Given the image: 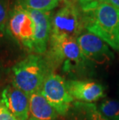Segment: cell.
Here are the masks:
<instances>
[{
    "label": "cell",
    "instance_id": "1",
    "mask_svg": "<svg viewBox=\"0 0 119 120\" xmlns=\"http://www.w3.org/2000/svg\"><path fill=\"white\" fill-rule=\"evenodd\" d=\"M80 9L83 27L119 50V9L105 0H95Z\"/></svg>",
    "mask_w": 119,
    "mask_h": 120
},
{
    "label": "cell",
    "instance_id": "2",
    "mask_svg": "<svg viewBox=\"0 0 119 120\" xmlns=\"http://www.w3.org/2000/svg\"><path fill=\"white\" fill-rule=\"evenodd\" d=\"M46 63L42 57L32 54L19 61L12 68L13 85L27 95L41 90L47 76Z\"/></svg>",
    "mask_w": 119,
    "mask_h": 120
},
{
    "label": "cell",
    "instance_id": "3",
    "mask_svg": "<svg viewBox=\"0 0 119 120\" xmlns=\"http://www.w3.org/2000/svg\"><path fill=\"white\" fill-rule=\"evenodd\" d=\"M74 2H66L51 20V34L77 39L83 27V15Z\"/></svg>",
    "mask_w": 119,
    "mask_h": 120
},
{
    "label": "cell",
    "instance_id": "4",
    "mask_svg": "<svg viewBox=\"0 0 119 120\" xmlns=\"http://www.w3.org/2000/svg\"><path fill=\"white\" fill-rule=\"evenodd\" d=\"M9 30L23 47L33 51L35 23L29 11L19 4H16L10 13Z\"/></svg>",
    "mask_w": 119,
    "mask_h": 120
},
{
    "label": "cell",
    "instance_id": "5",
    "mask_svg": "<svg viewBox=\"0 0 119 120\" xmlns=\"http://www.w3.org/2000/svg\"><path fill=\"white\" fill-rule=\"evenodd\" d=\"M40 92L60 115L67 113L73 101V98L68 91L67 81L60 75L54 73L47 75Z\"/></svg>",
    "mask_w": 119,
    "mask_h": 120
},
{
    "label": "cell",
    "instance_id": "6",
    "mask_svg": "<svg viewBox=\"0 0 119 120\" xmlns=\"http://www.w3.org/2000/svg\"><path fill=\"white\" fill-rule=\"evenodd\" d=\"M50 47L53 57L60 62H64V70L69 71L83 64V57L77 39L67 37L50 36Z\"/></svg>",
    "mask_w": 119,
    "mask_h": 120
},
{
    "label": "cell",
    "instance_id": "7",
    "mask_svg": "<svg viewBox=\"0 0 119 120\" xmlns=\"http://www.w3.org/2000/svg\"><path fill=\"white\" fill-rule=\"evenodd\" d=\"M78 45L86 59L98 64H102L114 58L108 45L91 33H85L77 39Z\"/></svg>",
    "mask_w": 119,
    "mask_h": 120
},
{
    "label": "cell",
    "instance_id": "8",
    "mask_svg": "<svg viewBox=\"0 0 119 120\" xmlns=\"http://www.w3.org/2000/svg\"><path fill=\"white\" fill-rule=\"evenodd\" d=\"M1 104L6 106L17 120L29 119V97L14 85L8 86L3 90Z\"/></svg>",
    "mask_w": 119,
    "mask_h": 120
},
{
    "label": "cell",
    "instance_id": "9",
    "mask_svg": "<svg viewBox=\"0 0 119 120\" xmlns=\"http://www.w3.org/2000/svg\"><path fill=\"white\" fill-rule=\"evenodd\" d=\"M35 23L33 51L42 54L47 51L51 34V15L50 12L27 9Z\"/></svg>",
    "mask_w": 119,
    "mask_h": 120
},
{
    "label": "cell",
    "instance_id": "10",
    "mask_svg": "<svg viewBox=\"0 0 119 120\" xmlns=\"http://www.w3.org/2000/svg\"><path fill=\"white\" fill-rule=\"evenodd\" d=\"M67 86L73 99L78 101L90 103L105 96V88L94 81L70 80L67 81Z\"/></svg>",
    "mask_w": 119,
    "mask_h": 120
},
{
    "label": "cell",
    "instance_id": "11",
    "mask_svg": "<svg viewBox=\"0 0 119 120\" xmlns=\"http://www.w3.org/2000/svg\"><path fill=\"white\" fill-rule=\"evenodd\" d=\"M29 97V114L33 120H55L57 112L47 99L40 91Z\"/></svg>",
    "mask_w": 119,
    "mask_h": 120
},
{
    "label": "cell",
    "instance_id": "12",
    "mask_svg": "<svg viewBox=\"0 0 119 120\" xmlns=\"http://www.w3.org/2000/svg\"><path fill=\"white\" fill-rule=\"evenodd\" d=\"M59 0H19L18 4L26 9L50 12L59 5Z\"/></svg>",
    "mask_w": 119,
    "mask_h": 120
},
{
    "label": "cell",
    "instance_id": "13",
    "mask_svg": "<svg viewBox=\"0 0 119 120\" xmlns=\"http://www.w3.org/2000/svg\"><path fill=\"white\" fill-rule=\"evenodd\" d=\"M98 111L108 120H119V101L106 99L99 105Z\"/></svg>",
    "mask_w": 119,
    "mask_h": 120
},
{
    "label": "cell",
    "instance_id": "14",
    "mask_svg": "<svg viewBox=\"0 0 119 120\" xmlns=\"http://www.w3.org/2000/svg\"><path fill=\"white\" fill-rule=\"evenodd\" d=\"M9 17L8 0H0V39L4 37Z\"/></svg>",
    "mask_w": 119,
    "mask_h": 120
},
{
    "label": "cell",
    "instance_id": "15",
    "mask_svg": "<svg viewBox=\"0 0 119 120\" xmlns=\"http://www.w3.org/2000/svg\"><path fill=\"white\" fill-rule=\"evenodd\" d=\"M83 108L87 112L89 120H108L95 108L94 105H85Z\"/></svg>",
    "mask_w": 119,
    "mask_h": 120
},
{
    "label": "cell",
    "instance_id": "16",
    "mask_svg": "<svg viewBox=\"0 0 119 120\" xmlns=\"http://www.w3.org/2000/svg\"><path fill=\"white\" fill-rule=\"evenodd\" d=\"M0 120H17V119L2 104L0 105Z\"/></svg>",
    "mask_w": 119,
    "mask_h": 120
},
{
    "label": "cell",
    "instance_id": "17",
    "mask_svg": "<svg viewBox=\"0 0 119 120\" xmlns=\"http://www.w3.org/2000/svg\"><path fill=\"white\" fill-rule=\"evenodd\" d=\"M105 1L109 2L110 4L119 9V0H105Z\"/></svg>",
    "mask_w": 119,
    "mask_h": 120
},
{
    "label": "cell",
    "instance_id": "18",
    "mask_svg": "<svg viewBox=\"0 0 119 120\" xmlns=\"http://www.w3.org/2000/svg\"><path fill=\"white\" fill-rule=\"evenodd\" d=\"M93 1H95V0H78V4H79V6H82L83 5L87 4Z\"/></svg>",
    "mask_w": 119,
    "mask_h": 120
},
{
    "label": "cell",
    "instance_id": "19",
    "mask_svg": "<svg viewBox=\"0 0 119 120\" xmlns=\"http://www.w3.org/2000/svg\"><path fill=\"white\" fill-rule=\"evenodd\" d=\"M59 1H62V2H64L65 3H66V2H68L71 1V0H59Z\"/></svg>",
    "mask_w": 119,
    "mask_h": 120
},
{
    "label": "cell",
    "instance_id": "20",
    "mask_svg": "<svg viewBox=\"0 0 119 120\" xmlns=\"http://www.w3.org/2000/svg\"><path fill=\"white\" fill-rule=\"evenodd\" d=\"M28 120H33V119H32V118H30V119H28Z\"/></svg>",
    "mask_w": 119,
    "mask_h": 120
},
{
    "label": "cell",
    "instance_id": "21",
    "mask_svg": "<svg viewBox=\"0 0 119 120\" xmlns=\"http://www.w3.org/2000/svg\"><path fill=\"white\" fill-rule=\"evenodd\" d=\"M0 105H1V98H0Z\"/></svg>",
    "mask_w": 119,
    "mask_h": 120
},
{
    "label": "cell",
    "instance_id": "22",
    "mask_svg": "<svg viewBox=\"0 0 119 120\" xmlns=\"http://www.w3.org/2000/svg\"><path fill=\"white\" fill-rule=\"evenodd\" d=\"M118 94H119V88H118Z\"/></svg>",
    "mask_w": 119,
    "mask_h": 120
}]
</instances>
